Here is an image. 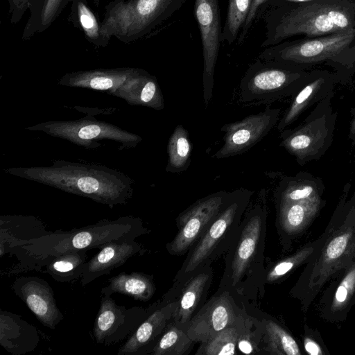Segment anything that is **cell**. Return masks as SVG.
I'll list each match as a JSON object with an SVG mask.
<instances>
[{
  "label": "cell",
  "instance_id": "cell-3",
  "mask_svg": "<svg viewBox=\"0 0 355 355\" xmlns=\"http://www.w3.org/2000/svg\"><path fill=\"white\" fill-rule=\"evenodd\" d=\"M262 19L266 28L262 47L278 44L293 35L315 37L355 28L353 17L346 8L326 1L291 8L285 6L269 8Z\"/></svg>",
  "mask_w": 355,
  "mask_h": 355
},
{
  "label": "cell",
  "instance_id": "cell-10",
  "mask_svg": "<svg viewBox=\"0 0 355 355\" xmlns=\"http://www.w3.org/2000/svg\"><path fill=\"white\" fill-rule=\"evenodd\" d=\"M194 16L201 37L202 96L207 107L213 96L215 68L223 43L219 1L195 0Z\"/></svg>",
  "mask_w": 355,
  "mask_h": 355
},
{
  "label": "cell",
  "instance_id": "cell-2",
  "mask_svg": "<svg viewBox=\"0 0 355 355\" xmlns=\"http://www.w3.org/2000/svg\"><path fill=\"white\" fill-rule=\"evenodd\" d=\"M322 236L320 248L291 291L305 312L324 286L355 261V213L334 218Z\"/></svg>",
  "mask_w": 355,
  "mask_h": 355
},
{
  "label": "cell",
  "instance_id": "cell-39",
  "mask_svg": "<svg viewBox=\"0 0 355 355\" xmlns=\"http://www.w3.org/2000/svg\"><path fill=\"white\" fill-rule=\"evenodd\" d=\"M89 85L96 89H107L112 87L113 82L111 78L105 76H96L90 80Z\"/></svg>",
  "mask_w": 355,
  "mask_h": 355
},
{
  "label": "cell",
  "instance_id": "cell-28",
  "mask_svg": "<svg viewBox=\"0 0 355 355\" xmlns=\"http://www.w3.org/2000/svg\"><path fill=\"white\" fill-rule=\"evenodd\" d=\"M277 205L321 200V191L315 180L291 178L283 180L276 194Z\"/></svg>",
  "mask_w": 355,
  "mask_h": 355
},
{
  "label": "cell",
  "instance_id": "cell-33",
  "mask_svg": "<svg viewBox=\"0 0 355 355\" xmlns=\"http://www.w3.org/2000/svg\"><path fill=\"white\" fill-rule=\"evenodd\" d=\"M252 2V0H228L227 16L223 28V43L232 45L236 42Z\"/></svg>",
  "mask_w": 355,
  "mask_h": 355
},
{
  "label": "cell",
  "instance_id": "cell-12",
  "mask_svg": "<svg viewBox=\"0 0 355 355\" xmlns=\"http://www.w3.org/2000/svg\"><path fill=\"white\" fill-rule=\"evenodd\" d=\"M281 108L268 106L262 112L249 115L241 121L225 124L223 145L214 155L216 159L242 154L266 136L277 125Z\"/></svg>",
  "mask_w": 355,
  "mask_h": 355
},
{
  "label": "cell",
  "instance_id": "cell-36",
  "mask_svg": "<svg viewBox=\"0 0 355 355\" xmlns=\"http://www.w3.org/2000/svg\"><path fill=\"white\" fill-rule=\"evenodd\" d=\"M270 0H252V5L236 44L240 46L245 41L254 25L262 19Z\"/></svg>",
  "mask_w": 355,
  "mask_h": 355
},
{
  "label": "cell",
  "instance_id": "cell-18",
  "mask_svg": "<svg viewBox=\"0 0 355 355\" xmlns=\"http://www.w3.org/2000/svg\"><path fill=\"white\" fill-rule=\"evenodd\" d=\"M142 246L135 239L112 241L105 244L100 251L85 264L80 284L85 286L97 278L108 275L123 265L130 258L140 254Z\"/></svg>",
  "mask_w": 355,
  "mask_h": 355
},
{
  "label": "cell",
  "instance_id": "cell-22",
  "mask_svg": "<svg viewBox=\"0 0 355 355\" xmlns=\"http://www.w3.org/2000/svg\"><path fill=\"white\" fill-rule=\"evenodd\" d=\"M334 92V82L320 76L308 83L294 96L293 101L279 119L277 125L279 131H283L291 125L307 108L315 105Z\"/></svg>",
  "mask_w": 355,
  "mask_h": 355
},
{
  "label": "cell",
  "instance_id": "cell-9",
  "mask_svg": "<svg viewBox=\"0 0 355 355\" xmlns=\"http://www.w3.org/2000/svg\"><path fill=\"white\" fill-rule=\"evenodd\" d=\"M355 28L313 40L266 47L258 58L291 64L315 63L333 58L354 40Z\"/></svg>",
  "mask_w": 355,
  "mask_h": 355
},
{
  "label": "cell",
  "instance_id": "cell-13",
  "mask_svg": "<svg viewBox=\"0 0 355 355\" xmlns=\"http://www.w3.org/2000/svg\"><path fill=\"white\" fill-rule=\"evenodd\" d=\"M266 218V207L256 205L241 223L236 235L237 239H234L232 243L235 247L225 271L228 274L230 286H236L240 282L254 260L265 227Z\"/></svg>",
  "mask_w": 355,
  "mask_h": 355
},
{
  "label": "cell",
  "instance_id": "cell-23",
  "mask_svg": "<svg viewBox=\"0 0 355 355\" xmlns=\"http://www.w3.org/2000/svg\"><path fill=\"white\" fill-rule=\"evenodd\" d=\"M278 205V223L282 234L294 239L309 227L322 207V199Z\"/></svg>",
  "mask_w": 355,
  "mask_h": 355
},
{
  "label": "cell",
  "instance_id": "cell-41",
  "mask_svg": "<svg viewBox=\"0 0 355 355\" xmlns=\"http://www.w3.org/2000/svg\"><path fill=\"white\" fill-rule=\"evenodd\" d=\"M349 139L352 141V144H355V110L349 126Z\"/></svg>",
  "mask_w": 355,
  "mask_h": 355
},
{
  "label": "cell",
  "instance_id": "cell-25",
  "mask_svg": "<svg viewBox=\"0 0 355 355\" xmlns=\"http://www.w3.org/2000/svg\"><path fill=\"white\" fill-rule=\"evenodd\" d=\"M73 0H29L30 12L22 31L21 38L28 40L36 33L46 31L59 17L69 3ZM98 6L100 0H94Z\"/></svg>",
  "mask_w": 355,
  "mask_h": 355
},
{
  "label": "cell",
  "instance_id": "cell-32",
  "mask_svg": "<svg viewBox=\"0 0 355 355\" xmlns=\"http://www.w3.org/2000/svg\"><path fill=\"white\" fill-rule=\"evenodd\" d=\"M266 349L270 354L302 355L298 343L294 337L277 322L268 320L264 325Z\"/></svg>",
  "mask_w": 355,
  "mask_h": 355
},
{
  "label": "cell",
  "instance_id": "cell-16",
  "mask_svg": "<svg viewBox=\"0 0 355 355\" xmlns=\"http://www.w3.org/2000/svg\"><path fill=\"white\" fill-rule=\"evenodd\" d=\"M317 304L319 316L329 322H343L355 304V261L331 278Z\"/></svg>",
  "mask_w": 355,
  "mask_h": 355
},
{
  "label": "cell",
  "instance_id": "cell-35",
  "mask_svg": "<svg viewBox=\"0 0 355 355\" xmlns=\"http://www.w3.org/2000/svg\"><path fill=\"white\" fill-rule=\"evenodd\" d=\"M235 324L238 333L237 349L243 354H251L258 353V345L260 340L252 319L236 315Z\"/></svg>",
  "mask_w": 355,
  "mask_h": 355
},
{
  "label": "cell",
  "instance_id": "cell-6",
  "mask_svg": "<svg viewBox=\"0 0 355 355\" xmlns=\"http://www.w3.org/2000/svg\"><path fill=\"white\" fill-rule=\"evenodd\" d=\"M293 67L282 62L257 58L241 80L239 103L248 106L270 105L295 95L311 80Z\"/></svg>",
  "mask_w": 355,
  "mask_h": 355
},
{
  "label": "cell",
  "instance_id": "cell-8",
  "mask_svg": "<svg viewBox=\"0 0 355 355\" xmlns=\"http://www.w3.org/2000/svg\"><path fill=\"white\" fill-rule=\"evenodd\" d=\"M231 194L217 191L197 200L182 212L176 220L178 233L167 243V251L172 255H183L189 251L226 206Z\"/></svg>",
  "mask_w": 355,
  "mask_h": 355
},
{
  "label": "cell",
  "instance_id": "cell-4",
  "mask_svg": "<svg viewBox=\"0 0 355 355\" xmlns=\"http://www.w3.org/2000/svg\"><path fill=\"white\" fill-rule=\"evenodd\" d=\"M186 0H114L105 7L104 35L127 44L149 35L185 3Z\"/></svg>",
  "mask_w": 355,
  "mask_h": 355
},
{
  "label": "cell",
  "instance_id": "cell-15",
  "mask_svg": "<svg viewBox=\"0 0 355 355\" xmlns=\"http://www.w3.org/2000/svg\"><path fill=\"white\" fill-rule=\"evenodd\" d=\"M11 288L44 327L55 329L63 320L53 291L46 280L40 277L21 276L15 279Z\"/></svg>",
  "mask_w": 355,
  "mask_h": 355
},
{
  "label": "cell",
  "instance_id": "cell-40",
  "mask_svg": "<svg viewBox=\"0 0 355 355\" xmlns=\"http://www.w3.org/2000/svg\"><path fill=\"white\" fill-rule=\"evenodd\" d=\"M101 132V128L96 125H86L80 128L78 136L83 139H90L97 137Z\"/></svg>",
  "mask_w": 355,
  "mask_h": 355
},
{
  "label": "cell",
  "instance_id": "cell-31",
  "mask_svg": "<svg viewBox=\"0 0 355 355\" xmlns=\"http://www.w3.org/2000/svg\"><path fill=\"white\" fill-rule=\"evenodd\" d=\"M323 241L322 235L318 239L309 242L291 255L277 262L268 272L266 282L272 283L285 277L298 267L306 264L319 250Z\"/></svg>",
  "mask_w": 355,
  "mask_h": 355
},
{
  "label": "cell",
  "instance_id": "cell-17",
  "mask_svg": "<svg viewBox=\"0 0 355 355\" xmlns=\"http://www.w3.org/2000/svg\"><path fill=\"white\" fill-rule=\"evenodd\" d=\"M178 300L153 305L147 318L127 338L117 355H143L152 352L172 318Z\"/></svg>",
  "mask_w": 355,
  "mask_h": 355
},
{
  "label": "cell",
  "instance_id": "cell-26",
  "mask_svg": "<svg viewBox=\"0 0 355 355\" xmlns=\"http://www.w3.org/2000/svg\"><path fill=\"white\" fill-rule=\"evenodd\" d=\"M68 21L82 31L87 40L97 47L106 46L111 38L101 31V22L88 6L87 0H73L71 3Z\"/></svg>",
  "mask_w": 355,
  "mask_h": 355
},
{
  "label": "cell",
  "instance_id": "cell-24",
  "mask_svg": "<svg viewBox=\"0 0 355 355\" xmlns=\"http://www.w3.org/2000/svg\"><path fill=\"white\" fill-rule=\"evenodd\" d=\"M107 285L103 287L101 295L119 293L130 296L135 300L146 302L155 291L153 276L140 272H121L110 278Z\"/></svg>",
  "mask_w": 355,
  "mask_h": 355
},
{
  "label": "cell",
  "instance_id": "cell-38",
  "mask_svg": "<svg viewBox=\"0 0 355 355\" xmlns=\"http://www.w3.org/2000/svg\"><path fill=\"white\" fill-rule=\"evenodd\" d=\"M29 0H8V17L10 22L16 24L20 21L28 10Z\"/></svg>",
  "mask_w": 355,
  "mask_h": 355
},
{
  "label": "cell",
  "instance_id": "cell-5",
  "mask_svg": "<svg viewBox=\"0 0 355 355\" xmlns=\"http://www.w3.org/2000/svg\"><path fill=\"white\" fill-rule=\"evenodd\" d=\"M253 192L245 189L232 191L229 202L189 253L175 277V284L183 285L197 270L209 264L233 243L242 215Z\"/></svg>",
  "mask_w": 355,
  "mask_h": 355
},
{
  "label": "cell",
  "instance_id": "cell-1",
  "mask_svg": "<svg viewBox=\"0 0 355 355\" xmlns=\"http://www.w3.org/2000/svg\"><path fill=\"white\" fill-rule=\"evenodd\" d=\"M148 230L141 220L133 216L102 220L96 224L70 231L58 230L17 248L11 255L18 262L2 274L10 275L31 270L42 271L53 257L67 252L101 249L105 244L136 239Z\"/></svg>",
  "mask_w": 355,
  "mask_h": 355
},
{
  "label": "cell",
  "instance_id": "cell-19",
  "mask_svg": "<svg viewBox=\"0 0 355 355\" xmlns=\"http://www.w3.org/2000/svg\"><path fill=\"white\" fill-rule=\"evenodd\" d=\"M40 336L35 327L20 315L0 310V345L13 355H23L33 351Z\"/></svg>",
  "mask_w": 355,
  "mask_h": 355
},
{
  "label": "cell",
  "instance_id": "cell-29",
  "mask_svg": "<svg viewBox=\"0 0 355 355\" xmlns=\"http://www.w3.org/2000/svg\"><path fill=\"white\" fill-rule=\"evenodd\" d=\"M192 144L187 130L182 125L174 129L168 143V164L166 171L180 173L187 170L191 163Z\"/></svg>",
  "mask_w": 355,
  "mask_h": 355
},
{
  "label": "cell",
  "instance_id": "cell-20",
  "mask_svg": "<svg viewBox=\"0 0 355 355\" xmlns=\"http://www.w3.org/2000/svg\"><path fill=\"white\" fill-rule=\"evenodd\" d=\"M50 232L33 216H6L0 218V257L12 253Z\"/></svg>",
  "mask_w": 355,
  "mask_h": 355
},
{
  "label": "cell",
  "instance_id": "cell-11",
  "mask_svg": "<svg viewBox=\"0 0 355 355\" xmlns=\"http://www.w3.org/2000/svg\"><path fill=\"white\" fill-rule=\"evenodd\" d=\"M153 306L126 308L117 304L111 295H102L94 321L93 336L100 345H111L128 338L147 318Z\"/></svg>",
  "mask_w": 355,
  "mask_h": 355
},
{
  "label": "cell",
  "instance_id": "cell-14",
  "mask_svg": "<svg viewBox=\"0 0 355 355\" xmlns=\"http://www.w3.org/2000/svg\"><path fill=\"white\" fill-rule=\"evenodd\" d=\"M236 317L232 298L227 291H224L203 304L185 329L193 341L201 343L234 324Z\"/></svg>",
  "mask_w": 355,
  "mask_h": 355
},
{
  "label": "cell",
  "instance_id": "cell-27",
  "mask_svg": "<svg viewBox=\"0 0 355 355\" xmlns=\"http://www.w3.org/2000/svg\"><path fill=\"white\" fill-rule=\"evenodd\" d=\"M87 251L67 252L53 257L44 266V272L60 283H69L80 278L87 262Z\"/></svg>",
  "mask_w": 355,
  "mask_h": 355
},
{
  "label": "cell",
  "instance_id": "cell-21",
  "mask_svg": "<svg viewBox=\"0 0 355 355\" xmlns=\"http://www.w3.org/2000/svg\"><path fill=\"white\" fill-rule=\"evenodd\" d=\"M213 272L209 266L197 270L184 284L178 306L172 318L174 322L185 328L203 304L212 282Z\"/></svg>",
  "mask_w": 355,
  "mask_h": 355
},
{
  "label": "cell",
  "instance_id": "cell-34",
  "mask_svg": "<svg viewBox=\"0 0 355 355\" xmlns=\"http://www.w3.org/2000/svg\"><path fill=\"white\" fill-rule=\"evenodd\" d=\"M238 333L236 324L223 329L209 340L201 343L198 355H234L236 354Z\"/></svg>",
  "mask_w": 355,
  "mask_h": 355
},
{
  "label": "cell",
  "instance_id": "cell-30",
  "mask_svg": "<svg viewBox=\"0 0 355 355\" xmlns=\"http://www.w3.org/2000/svg\"><path fill=\"white\" fill-rule=\"evenodd\" d=\"M194 343L187 335L184 327L175 322L168 324L150 354H189Z\"/></svg>",
  "mask_w": 355,
  "mask_h": 355
},
{
  "label": "cell",
  "instance_id": "cell-37",
  "mask_svg": "<svg viewBox=\"0 0 355 355\" xmlns=\"http://www.w3.org/2000/svg\"><path fill=\"white\" fill-rule=\"evenodd\" d=\"M302 340L304 350L306 354L310 355L329 354L320 333L307 325L304 326Z\"/></svg>",
  "mask_w": 355,
  "mask_h": 355
},
{
  "label": "cell",
  "instance_id": "cell-7",
  "mask_svg": "<svg viewBox=\"0 0 355 355\" xmlns=\"http://www.w3.org/2000/svg\"><path fill=\"white\" fill-rule=\"evenodd\" d=\"M332 98L333 92L316 103L300 125L282 131L280 146L300 165L319 159L332 143L337 118L331 105Z\"/></svg>",
  "mask_w": 355,
  "mask_h": 355
}]
</instances>
